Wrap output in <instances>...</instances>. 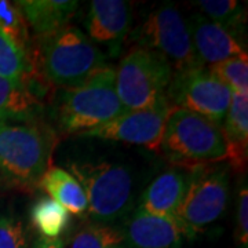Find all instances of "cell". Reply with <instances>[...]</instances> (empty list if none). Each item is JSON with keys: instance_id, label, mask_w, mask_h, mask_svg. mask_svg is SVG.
<instances>
[{"instance_id": "obj_1", "label": "cell", "mask_w": 248, "mask_h": 248, "mask_svg": "<svg viewBox=\"0 0 248 248\" xmlns=\"http://www.w3.org/2000/svg\"><path fill=\"white\" fill-rule=\"evenodd\" d=\"M32 86L75 89L107 63L105 54L81 29L72 25L51 33L35 36L29 50Z\"/></svg>"}, {"instance_id": "obj_2", "label": "cell", "mask_w": 248, "mask_h": 248, "mask_svg": "<svg viewBox=\"0 0 248 248\" xmlns=\"http://www.w3.org/2000/svg\"><path fill=\"white\" fill-rule=\"evenodd\" d=\"M53 133L29 122L0 123V182L35 190L51 164Z\"/></svg>"}, {"instance_id": "obj_3", "label": "cell", "mask_w": 248, "mask_h": 248, "mask_svg": "<svg viewBox=\"0 0 248 248\" xmlns=\"http://www.w3.org/2000/svg\"><path fill=\"white\" fill-rule=\"evenodd\" d=\"M124 112L116 93V68L105 65L83 84L63 90L55 107V122L62 134L80 137Z\"/></svg>"}, {"instance_id": "obj_4", "label": "cell", "mask_w": 248, "mask_h": 248, "mask_svg": "<svg viewBox=\"0 0 248 248\" xmlns=\"http://www.w3.org/2000/svg\"><path fill=\"white\" fill-rule=\"evenodd\" d=\"M159 152L175 167L186 170L228 160L221 125L175 107L170 112Z\"/></svg>"}, {"instance_id": "obj_5", "label": "cell", "mask_w": 248, "mask_h": 248, "mask_svg": "<svg viewBox=\"0 0 248 248\" xmlns=\"http://www.w3.org/2000/svg\"><path fill=\"white\" fill-rule=\"evenodd\" d=\"M72 175L87 197V211L95 223L110 225L133 210L134 177L125 164L107 160L76 161Z\"/></svg>"}, {"instance_id": "obj_6", "label": "cell", "mask_w": 248, "mask_h": 248, "mask_svg": "<svg viewBox=\"0 0 248 248\" xmlns=\"http://www.w3.org/2000/svg\"><path fill=\"white\" fill-rule=\"evenodd\" d=\"M172 73L163 55L134 47L116 68V93L124 110L149 109L167 99Z\"/></svg>"}, {"instance_id": "obj_7", "label": "cell", "mask_w": 248, "mask_h": 248, "mask_svg": "<svg viewBox=\"0 0 248 248\" xmlns=\"http://www.w3.org/2000/svg\"><path fill=\"white\" fill-rule=\"evenodd\" d=\"M128 36L137 47L163 55L174 72L204 66L196 55L187 19L171 3L152 10Z\"/></svg>"}, {"instance_id": "obj_8", "label": "cell", "mask_w": 248, "mask_h": 248, "mask_svg": "<svg viewBox=\"0 0 248 248\" xmlns=\"http://www.w3.org/2000/svg\"><path fill=\"white\" fill-rule=\"evenodd\" d=\"M229 166L190 170L189 184L175 217L185 239L193 240L223 215L229 202Z\"/></svg>"}, {"instance_id": "obj_9", "label": "cell", "mask_w": 248, "mask_h": 248, "mask_svg": "<svg viewBox=\"0 0 248 248\" xmlns=\"http://www.w3.org/2000/svg\"><path fill=\"white\" fill-rule=\"evenodd\" d=\"M232 95V90L214 78L205 66L174 72L166 93L172 107L207 117L218 125H222L231 107Z\"/></svg>"}, {"instance_id": "obj_10", "label": "cell", "mask_w": 248, "mask_h": 248, "mask_svg": "<svg viewBox=\"0 0 248 248\" xmlns=\"http://www.w3.org/2000/svg\"><path fill=\"white\" fill-rule=\"evenodd\" d=\"M172 108L169 99H164L149 109L124 112L123 115L110 120L109 123L80 137L123 142L141 146L148 151L159 152L166 123Z\"/></svg>"}, {"instance_id": "obj_11", "label": "cell", "mask_w": 248, "mask_h": 248, "mask_svg": "<svg viewBox=\"0 0 248 248\" xmlns=\"http://www.w3.org/2000/svg\"><path fill=\"white\" fill-rule=\"evenodd\" d=\"M131 3L124 0H93L86 16V35L94 45H102L113 57L131 32Z\"/></svg>"}, {"instance_id": "obj_12", "label": "cell", "mask_w": 248, "mask_h": 248, "mask_svg": "<svg viewBox=\"0 0 248 248\" xmlns=\"http://www.w3.org/2000/svg\"><path fill=\"white\" fill-rule=\"evenodd\" d=\"M127 248H184V232L177 219L135 208L120 231Z\"/></svg>"}, {"instance_id": "obj_13", "label": "cell", "mask_w": 248, "mask_h": 248, "mask_svg": "<svg viewBox=\"0 0 248 248\" xmlns=\"http://www.w3.org/2000/svg\"><path fill=\"white\" fill-rule=\"evenodd\" d=\"M187 25L196 55L204 66L247 53L241 36L214 24L202 14H192Z\"/></svg>"}, {"instance_id": "obj_14", "label": "cell", "mask_w": 248, "mask_h": 248, "mask_svg": "<svg viewBox=\"0 0 248 248\" xmlns=\"http://www.w3.org/2000/svg\"><path fill=\"white\" fill-rule=\"evenodd\" d=\"M189 178L190 170L182 167L174 166L172 169L163 171L145 189L135 208L152 215L175 219Z\"/></svg>"}, {"instance_id": "obj_15", "label": "cell", "mask_w": 248, "mask_h": 248, "mask_svg": "<svg viewBox=\"0 0 248 248\" xmlns=\"http://www.w3.org/2000/svg\"><path fill=\"white\" fill-rule=\"evenodd\" d=\"M229 167L243 172L248 159V95H232L231 107L222 122Z\"/></svg>"}, {"instance_id": "obj_16", "label": "cell", "mask_w": 248, "mask_h": 248, "mask_svg": "<svg viewBox=\"0 0 248 248\" xmlns=\"http://www.w3.org/2000/svg\"><path fill=\"white\" fill-rule=\"evenodd\" d=\"M16 4L35 36L47 35L69 25L79 9L76 0H19Z\"/></svg>"}, {"instance_id": "obj_17", "label": "cell", "mask_w": 248, "mask_h": 248, "mask_svg": "<svg viewBox=\"0 0 248 248\" xmlns=\"http://www.w3.org/2000/svg\"><path fill=\"white\" fill-rule=\"evenodd\" d=\"M42 187L55 203L62 205L73 215H81L87 211V197L79 181L69 171L50 166L39 182Z\"/></svg>"}, {"instance_id": "obj_18", "label": "cell", "mask_w": 248, "mask_h": 248, "mask_svg": "<svg viewBox=\"0 0 248 248\" xmlns=\"http://www.w3.org/2000/svg\"><path fill=\"white\" fill-rule=\"evenodd\" d=\"M42 108V101L27 86L0 78V120L27 122Z\"/></svg>"}, {"instance_id": "obj_19", "label": "cell", "mask_w": 248, "mask_h": 248, "mask_svg": "<svg viewBox=\"0 0 248 248\" xmlns=\"http://www.w3.org/2000/svg\"><path fill=\"white\" fill-rule=\"evenodd\" d=\"M195 4L202 16L214 24L234 35H243L247 21V9L243 3L236 0H199Z\"/></svg>"}, {"instance_id": "obj_20", "label": "cell", "mask_w": 248, "mask_h": 248, "mask_svg": "<svg viewBox=\"0 0 248 248\" xmlns=\"http://www.w3.org/2000/svg\"><path fill=\"white\" fill-rule=\"evenodd\" d=\"M29 218L45 239H60L69 223V213L50 197L36 200L29 211Z\"/></svg>"}, {"instance_id": "obj_21", "label": "cell", "mask_w": 248, "mask_h": 248, "mask_svg": "<svg viewBox=\"0 0 248 248\" xmlns=\"http://www.w3.org/2000/svg\"><path fill=\"white\" fill-rule=\"evenodd\" d=\"M0 78L27 86L32 81V68L28 55L0 32Z\"/></svg>"}, {"instance_id": "obj_22", "label": "cell", "mask_w": 248, "mask_h": 248, "mask_svg": "<svg viewBox=\"0 0 248 248\" xmlns=\"http://www.w3.org/2000/svg\"><path fill=\"white\" fill-rule=\"evenodd\" d=\"M0 32L7 36L19 50L29 55L32 45L31 31L16 1L0 0Z\"/></svg>"}, {"instance_id": "obj_23", "label": "cell", "mask_w": 248, "mask_h": 248, "mask_svg": "<svg viewBox=\"0 0 248 248\" xmlns=\"http://www.w3.org/2000/svg\"><path fill=\"white\" fill-rule=\"evenodd\" d=\"M214 78L232 90L234 94L248 95V55L247 53L207 66Z\"/></svg>"}, {"instance_id": "obj_24", "label": "cell", "mask_w": 248, "mask_h": 248, "mask_svg": "<svg viewBox=\"0 0 248 248\" xmlns=\"http://www.w3.org/2000/svg\"><path fill=\"white\" fill-rule=\"evenodd\" d=\"M122 243L119 229L104 223H89L72 237L69 248H113Z\"/></svg>"}, {"instance_id": "obj_25", "label": "cell", "mask_w": 248, "mask_h": 248, "mask_svg": "<svg viewBox=\"0 0 248 248\" xmlns=\"http://www.w3.org/2000/svg\"><path fill=\"white\" fill-rule=\"evenodd\" d=\"M0 248H28L27 228L11 211L0 213Z\"/></svg>"}, {"instance_id": "obj_26", "label": "cell", "mask_w": 248, "mask_h": 248, "mask_svg": "<svg viewBox=\"0 0 248 248\" xmlns=\"http://www.w3.org/2000/svg\"><path fill=\"white\" fill-rule=\"evenodd\" d=\"M237 243L241 248L248 247V190L247 182L241 181L237 199Z\"/></svg>"}, {"instance_id": "obj_27", "label": "cell", "mask_w": 248, "mask_h": 248, "mask_svg": "<svg viewBox=\"0 0 248 248\" xmlns=\"http://www.w3.org/2000/svg\"><path fill=\"white\" fill-rule=\"evenodd\" d=\"M31 248H63V241L61 239H45V237H39Z\"/></svg>"}, {"instance_id": "obj_28", "label": "cell", "mask_w": 248, "mask_h": 248, "mask_svg": "<svg viewBox=\"0 0 248 248\" xmlns=\"http://www.w3.org/2000/svg\"><path fill=\"white\" fill-rule=\"evenodd\" d=\"M113 248H127V247L124 246L123 243H120V244H117V246H115V247H113Z\"/></svg>"}, {"instance_id": "obj_29", "label": "cell", "mask_w": 248, "mask_h": 248, "mask_svg": "<svg viewBox=\"0 0 248 248\" xmlns=\"http://www.w3.org/2000/svg\"><path fill=\"white\" fill-rule=\"evenodd\" d=\"M1 122H3V120H0V123H1Z\"/></svg>"}]
</instances>
